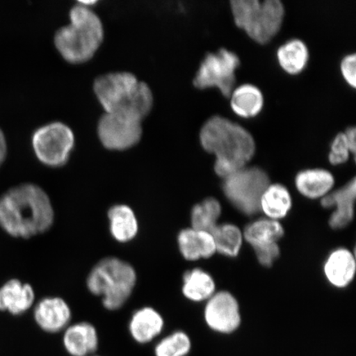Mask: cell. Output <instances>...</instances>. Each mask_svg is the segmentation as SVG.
Segmentation results:
<instances>
[{
  "instance_id": "cell-3",
  "label": "cell",
  "mask_w": 356,
  "mask_h": 356,
  "mask_svg": "<svg viewBox=\"0 0 356 356\" xmlns=\"http://www.w3.org/2000/svg\"><path fill=\"white\" fill-rule=\"evenodd\" d=\"M70 24L62 26L55 34L58 52L70 64L90 60L104 39V29L99 15L84 4L71 8Z\"/></svg>"
},
{
  "instance_id": "cell-17",
  "label": "cell",
  "mask_w": 356,
  "mask_h": 356,
  "mask_svg": "<svg viewBox=\"0 0 356 356\" xmlns=\"http://www.w3.org/2000/svg\"><path fill=\"white\" fill-rule=\"evenodd\" d=\"M111 237L120 243L132 241L139 234V220L133 209L126 204H117L108 211Z\"/></svg>"
},
{
  "instance_id": "cell-22",
  "label": "cell",
  "mask_w": 356,
  "mask_h": 356,
  "mask_svg": "<svg viewBox=\"0 0 356 356\" xmlns=\"http://www.w3.org/2000/svg\"><path fill=\"white\" fill-rule=\"evenodd\" d=\"M153 106L152 90L148 84L139 81L127 99L117 110L111 113L122 114L142 122L149 114Z\"/></svg>"
},
{
  "instance_id": "cell-9",
  "label": "cell",
  "mask_w": 356,
  "mask_h": 356,
  "mask_svg": "<svg viewBox=\"0 0 356 356\" xmlns=\"http://www.w3.org/2000/svg\"><path fill=\"white\" fill-rule=\"evenodd\" d=\"M141 122L118 113H105L97 124V136L106 149L124 151L141 140Z\"/></svg>"
},
{
  "instance_id": "cell-16",
  "label": "cell",
  "mask_w": 356,
  "mask_h": 356,
  "mask_svg": "<svg viewBox=\"0 0 356 356\" xmlns=\"http://www.w3.org/2000/svg\"><path fill=\"white\" fill-rule=\"evenodd\" d=\"M164 319L152 307H143L134 312L128 324V331L138 344L150 343L162 333Z\"/></svg>"
},
{
  "instance_id": "cell-18",
  "label": "cell",
  "mask_w": 356,
  "mask_h": 356,
  "mask_svg": "<svg viewBox=\"0 0 356 356\" xmlns=\"http://www.w3.org/2000/svg\"><path fill=\"white\" fill-rule=\"evenodd\" d=\"M177 243L181 254L188 261L211 257L216 252L212 234L193 228L182 229L177 236Z\"/></svg>"
},
{
  "instance_id": "cell-26",
  "label": "cell",
  "mask_w": 356,
  "mask_h": 356,
  "mask_svg": "<svg viewBox=\"0 0 356 356\" xmlns=\"http://www.w3.org/2000/svg\"><path fill=\"white\" fill-rule=\"evenodd\" d=\"M284 229L277 220H259L248 225L244 230L243 237L252 247L258 245L277 243L282 238Z\"/></svg>"
},
{
  "instance_id": "cell-21",
  "label": "cell",
  "mask_w": 356,
  "mask_h": 356,
  "mask_svg": "<svg viewBox=\"0 0 356 356\" xmlns=\"http://www.w3.org/2000/svg\"><path fill=\"white\" fill-rule=\"evenodd\" d=\"M230 97L231 108L236 114L242 118L256 117L264 108V95L253 84H243L234 89Z\"/></svg>"
},
{
  "instance_id": "cell-23",
  "label": "cell",
  "mask_w": 356,
  "mask_h": 356,
  "mask_svg": "<svg viewBox=\"0 0 356 356\" xmlns=\"http://www.w3.org/2000/svg\"><path fill=\"white\" fill-rule=\"evenodd\" d=\"M291 206V194L286 186L270 184L262 195L260 211H264L268 219L277 220L287 216Z\"/></svg>"
},
{
  "instance_id": "cell-10",
  "label": "cell",
  "mask_w": 356,
  "mask_h": 356,
  "mask_svg": "<svg viewBox=\"0 0 356 356\" xmlns=\"http://www.w3.org/2000/svg\"><path fill=\"white\" fill-rule=\"evenodd\" d=\"M139 81L130 72L102 74L93 83V91L105 113H111L127 99Z\"/></svg>"
},
{
  "instance_id": "cell-2",
  "label": "cell",
  "mask_w": 356,
  "mask_h": 356,
  "mask_svg": "<svg viewBox=\"0 0 356 356\" xmlns=\"http://www.w3.org/2000/svg\"><path fill=\"white\" fill-rule=\"evenodd\" d=\"M200 140L204 150L215 154V171L222 178L247 167L256 151L251 133L221 115H213L204 122Z\"/></svg>"
},
{
  "instance_id": "cell-25",
  "label": "cell",
  "mask_w": 356,
  "mask_h": 356,
  "mask_svg": "<svg viewBox=\"0 0 356 356\" xmlns=\"http://www.w3.org/2000/svg\"><path fill=\"white\" fill-rule=\"evenodd\" d=\"M215 289L213 278L202 270L193 269L184 275L182 293L186 299L194 302L210 299Z\"/></svg>"
},
{
  "instance_id": "cell-34",
  "label": "cell",
  "mask_w": 356,
  "mask_h": 356,
  "mask_svg": "<svg viewBox=\"0 0 356 356\" xmlns=\"http://www.w3.org/2000/svg\"><path fill=\"white\" fill-rule=\"evenodd\" d=\"M91 356H97V355H91Z\"/></svg>"
},
{
  "instance_id": "cell-30",
  "label": "cell",
  "mask_w": 356,
  "mask_h": 356,
  "mask_svg": "<svg viewBox=\"0 0 356 356\" xmlns=\"http://www.w3.org/2000/svg\"><path fill=\"white\" fill-rule=\"evenodd\" d=\"M355 127H349L344 132H341L333 140L329 161L334 165L344 163L349 159L350 154L355 155L356 149Z\"/></svg>"
},
{
  "instance_id": "cell-4",
  "label": "cell",
  "mask_w": 356,
  "mask_h": 356,
  "mask_svg": "<svg viewBox=\"0 0 356 356\" xmlns=\"http://www.w3.org/2000/svg\"><path fill=\"white\" fill-rule=\"evenodd\" d=\"M137 283V273L129 262L115 257H105L92 267L86 286L92 295L101 297L106 309H122Z\"/></svg>"
},
{
  "instance_id": "cell-7",
  "label": "cell",
  "mask_w": 356,
  "mask_h": 356,
  "mask_svg": "<svg viewBox=\"0 0 356 356\" xmlns=\"http://www.w3.org/2000/svg\"><path fill=\"white\" fill-rule=\"evenodd\" d=\"M35 155L44 165L65 166L74 147V135L65 123L51 122L35 131L32 139Z\"/></svg>"
},
{
  "instance_id": "cell-12",
  "label": "cell",
  "mask_w": 356,
  "mask_h": 356,
  "mask_svg": "<svg viewBox=\"0 0 356 356\" xmlns=\"http://www.w3.org/2000/svg\"><path fill=\"white\" fill-rule=\"evenodd\" d=\"M34 321L44 332L54 334L65 331L70 325L72 311L60 297H44L34 307Z\"/></svg>"
},
{
  "instance_id": "cell-13",
  "label": "cell",
  "mask_w": 356,
  "mask_h": 356,
  "mask_svg": "<svg viewBox=\"0 0 356 356\" xmlns=\"http://www.w3.org/2000/svg\"><path fill=\"white\" fill-rule=\"evenodd\" d=\"M355 194L356 181L353 178L342 188L322 198L321 204L324 208H336L329 220L332 229H343L353 221Z\"/></svg>"
},
{
  "instance_id": "cell-8",
  "label": "cell",
  "mask_w": 356,
  "mask_h": 356,
  "mask_svg": "<svg viewBox=\"0 0 356 356\" xmlns=\"http://www.w3.org/2000/svg\"><path fill=\"white\" fill-rule=\"evenodd\" d=\"M239 65V57L225 48L208 53L195 74L194 86L199 89L217 88L222 95L229 97L234 90L235 71Z\"/></svg>"
},
{
  "instance_id": "cell-11",
  "label": "cell",
  "mask_w": 356,
  "mask_h": 356,
  "mask_svg": "<svg viewBox=\"0 0 356 356\" xmlns=\"http://www.w3.org/2000/svg\"><path fill=\"white\" fill-rule=\"evenodd\" d=\"M204 318L212 330L230 334L241 324L239 306L229 292H220L210 298L204 310Z\"/></svg>"
},
{
  "instance_id": "cell-14",
  "label": "cell",
  "mask_w": 356,
  "mask_h": 356,
  "mask_svg": "<svg viewBox=\"0 0 356 356\" xmlns=\"http://www.w3.org/2000/svg\"><path fill=\"white\" fill-rule=\"evenodd\" d=\"M35 291L29 283L11 279L0 287V311L13 316H20L35 305Z\"/></svg>"
},
{
  "instance_id": "cell-1",
  "label": "cell",
  "mask_w": 356,
  "mask_h": 356,
  "mask_svg": "<svg viewBox=\"0 0 356 356\" xmlns=\"http://www.w3.org/2000/svg\"><path fill=\"white\" fill-rule=\"evenodd\" d=\"M54 221L51 198L37 184L13 186L0 197V228L12 238L29 239L42 234Z\"/></svg>"
},
{
  "instance_id": "cell-19",
  "label": "cell",
  "mask_w": 356,
  "mask_h": 356,
  "mask_svg": "<svg viewBox=\"0 0 356 356\" xmlns=\"http://www.w3.org/2000/svg\"><path fill=\"white\" fill-rule=\"evenodd\" d=\"M324 273L332 286L337 288L349 286L355 273V260L353 252L345 248L332 252L325 262Z\"/></svg>"
},
{
  "instance_id": "cell-6",
  "label": "cell",
  "mask_w": 356,
  "mask_h": 356,
  "mask_svg": "<svg viewBox=\"0 0 356 356\" xmlns=\"http://www.w3.org/2000/svg\"><path fill=\"white\" fill-rule=\"evenodd\" d=\"M269 185V177L264 169L245 167L225 178L222 190L239 211L253 216L261 211V199Z\"/></svg>"
},
{
  "instance_id": "cell-28",
  "label": "cell",
  "mask_w": 356,
  "mask_h": 356,
  "mask_svg": "<svg viewBox=\"0 0 356 356\" xmlns=\"http://www.w3.org/2000/svg\"><path fill=\"white\" fill-rule=\"evenodd\" d=\"M211 234L216 252L230 257L238 254L243 243V234L237 226L229 224L217 225Z\"/></svg>"
},
{
  "instance_id": "cell-20",
  "label": "cell",
  "mask_w": 356,
  "mask_h": 356,
  "mask_svg": "<svg viewBox=\"0 0 356 356\" xmlns=\"http://www.w3.org/2000/svg\"><path fill=\"white\" fill-rule=\"evenodd\" d=\"M334 177L325 169H307L298 173L296 185L298 191L310 199L323 198L334 185Z\"/></svg>"
},
{
  "instance_id": "cell-5",
  "label": "cell",
  "mask_w": 356,
  "mask_h": 356,
  "mask_svg": "<svg viewBox=\"0 0 356 356\" xmlns=\"http://www.w3.org/2000/svg\"><path fill=\"white\" fill-rule=\"evenodd\" d=\"M235 24L260 44L269 42L282 28L284 8L280 0H232Z\"/></svg>"
},
{
  "instance_id": "cell-27",
  "label": "cell",
  "mask_w": 356,
  "mask_h": 356,
  "mask_svg": "<svg viewBox=\"0 0 356 356\" xmlns=\"http://www.w3.org/2000/svg\"><path fill=\"white\" fill-rule=\"evenodd\" d=\"M221 213V206L215 198H208L193 207L191 211V228L211 233L217 226Z\"/></svg>"
},
{
  "instance_id": "cell-31",
  "label": "cell",
  "mask_w": 356,
  "mask_h": 356,
  "mask_svg": "<svg viewBox=\"0 0 356 356\" xmlns=\"http://www.w3.org/2000/svg\"><path fill=\"white\" fill-rule=\"evenodd\" d=\"M258 261L262 266H270L277 259L280 255V248L277 243L258 245L252 247Z\"/></svg>"
},
{
  "instance_id": "cell-24",
  "label": "cell",
  "mask_w": 356,
  "mask_h": 356,
  "mask_svg": "<svg viewBox=\"0 0 356 356\" xmlns=\"http://www.w3.org/2000/svg\"><path fill=\"white\" fill-rule=\"evenodd\" d=\"M309 58V49L300 39H291L280 46L277 59L282 68L291 74H297L305 70Z\"/></svg>"
},
{
  "instance_id": "cell-15",
  "label": "cell",
  "mask_w": 356,
  "mask_h": 356,
  "mask_svg": "<svg viewBox=\"0 0 356 356\" xmlns=\"http://www.w3.org/2000/svg\"><path fill=\"white\" fill-rule=\"evenodd\" d=\"M62 341L70 356H91L99 348V337L92 323L79 322L69 325L64 331Z\"/></svg>"
},
{
  "instance_id": "cell-32",
  "label": "cell",
  "mask_w": 356,
  "mask_h": 356,
  "mask_svg": "<svg viewBox=\"0 0 356 356\" xmlns=\"http://www.w3.org/2000/svg\"><path fill=\"white\" fill-rule=\"evenodd\" d=\"M341 74L347 82L353 88L356 86V56L350 54L346 56L341 60Z\"/></svg>"
},
{
  "instance_id": "cell-29",
  "label": "cell",
  "mask_w": 356,
  "mask_h": 356,
  "mask_svg": "<svg viewBox=\"0 0 356 356\" xmlns=\"http://www.w3.org/2000/svg\"><path fill=\"white\" fill-rule=\"evenodd\" d=\"M191 350L188 334L176 331L160 340L154 347L155 356H186Z\"/></svg>"
},
{
  "instance_id": "cell-33",
  "label": "cell",
  "mask_w": 356,
  "mask_h": 356,
  "mask_svg": "<svg viewBox=\"0 0 356 356\" xmlns=\"http://www.w3.org/2000/svg\"><path fill=\"white\" fill-rule=\"evenodd\" d=\"M8 152V146L6 136L1 129H0V167H1L4 160L6 159Z\"/></svg>"
}]
</instances>
